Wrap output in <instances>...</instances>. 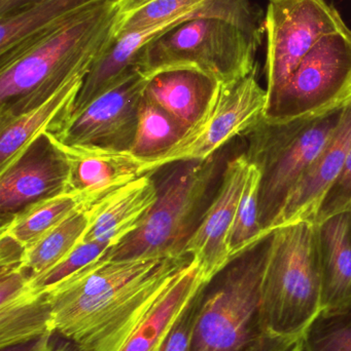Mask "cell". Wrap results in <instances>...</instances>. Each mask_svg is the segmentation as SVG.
I'll use <instances>...</instances> for the list:
<instances>
[{
	"label": "cell",
	"instance_id": "cell-6",
	"mask_svg": "<svg viewBox=\"0 0 351 351\" xmlns=\"http://www.w3.org/2000/svg\"><path fill=\"white\" fill-rule=\"evenodd\" d=\"M321 311L317 225L300 221L276 228L262 287L261 317L268 335L301 339Z\"/></svg>",
	"mask_w": 351,
	"mask_h": 351
},
{
	"label": "cell",
	"instance_id": "cell-14",
	"mask_svg": "<svg viewBox=\"0 0 351 351\" xmlns=\"http://www.w3.org/2000/svg\"><path fill=\"white\" fill-rule=\"evenodd\" d=\"M206 284L199 265L192 259L158 297L98 351L158 350L177 317Z\"/></svg>",
	"mask_w": 351,
	"mask_h": 351
},
{
	"label": "cell",
	"instance_id": "cell-8",
	"mask_svg": "<svg viewBox=\"0 0 351 351\" xmlns=\"http://www.w3.org/2000/svg\"><path fill=\"white\" fill-rule=\"evenodd\" d=\"M351 93V30L326 35L288 80L268 98L267 123H284L317 112Z\"/></svg>",
	"mask_w": 351,
	"mask_h": 351
},
{
	"label": "cell",
	"instance_id": "cell-19",
	"mask_svg": "<svg viewBox=\"0 0 351 351\" xmlns=\"http://www.w3.org/2000/svg\"><path fill=\"white\" fill-rule=\"evenodd\" d=\"M157 196L156 182L150 173L115 190L93 206L90 226L82 241L119 245L137 229Z\"/></svg>",
	"mask_w": 351,
	"mask_h": 351
},
{
	"label": "cell",
	"instance_id": "cell-25",
	"mask_svg": "<svg viewBox=\"0 0 351 351\" xmlns=\"http://www.w3.org/2000/svg\"><path fill=\"white\" fill-rule=\"evenodd\" d=\"M82 206H91L84 196L73 191L62 192L31 204L2 223L0 235L28 247Z\"/></svg>",
	"mask_w": 351,
	"mask_h": 351
},
{
	"label": "cell",
	"instance_id": "cell-11",
	"mask_svg": "<svg viewBox=\"0 0 351 351\" xmlns=\"http://www.w3.org/2000/svg\"><path fill=\"white\" fill-rule=\"evenodd\" d=\"M148 78L133 66L109 90L72 117L56 121L49 131L68 145L131 149Z\"/></svg>",
	"mask_w": 351,
	"mask_h": 351
},
{
	"label": "cell",
	"instance_id": "cell-30",
	"mask_svg": "<svg viewBox=\"0 0 351 351\" xmlns=\"http://www.w3.org/2000/svg\"><path fill=\"white\" fill-rule=\"evenodd\" d=\"M200 299L201 291L177 317L158 351H190L194 328L199 313Z\"/></svg>",
	"mask_w": 351,
	"mask_h": 351
},
{
	"label": "cell",
	"instance_id": "cell-10",
	"mask_svg": "<svg viewBox=\"0 0 351 351\" xmlns=\"http://www.w3.org/2000/svg\"><path fill=\"white\" fill-rule=\"evenodd\" d=\"M264 25L268 98L323 37L348 28L338 10L326 0H270Z\"/></svg>",
	"mask_w": 351,
	"mask_h": 351
},
{
	"label": "cell",
	"instance_id": "cell-9",
	"mask_svg": "<svg viewBox=\"0 0 351 351\" xmlns=\"http://www.w3.org/2000/svg\"><path fill=\"white\" fill-rule=\"evenodd\" d=\"M267 101V90L257 80V67L237 82L220 84L203 117L174 147L154 160H144V174L172 162L212 158L263 121Z\"/></svg>",
	"mask_w": 351,
	"mask_h": 351
},
{
	"label": "cell",
	"instance_id": "cell-26",
	"mask_svg": "<svg viewBox=\"0 0 351 351\" xmlns=\"http://www.w3.org/2000/svg\"><path fill=\"white\" fill-rule=\"evenodd\" d=\"M188 131L170 113L144 96L130 152L144 162L154 160L174 147Z\"/></svg>",
	"mask_w": 351,
	"mask_h": 351
},
{
	"label": "cell",
	"instance_id": "cell-20",
	"mask_svg": "<svg viewBox=\"0 0 351 351\" xmlns=\"http://www.w3.org/2000/svg\"><path fill=\"white\" fill-rule=\"evenodd\" d=\"M220 84L193 68H172L148 78L144 97L191 129L203 117Z\"/></svg>",
	"mask_w": 351,
	"mask_h": 351
},
{
	"label": "cell",
	"instance_id": "cell-36",
	"mask_svg": "<svg viewBox=\"0 0 351 351\" xmlns=\"http://www.w3.org/2000/svg\"><path fill=\"white\" fill-rule=\"evenodd\" d=\"M292 351H303L302 346H301V339H300V341H299V343L297 344V346H295L294 348H293Z\"/></svg>",
	"mask_w": 351,
	"mask_h": 351
},
{
	"label": "cell",
	"instance_id": "cell-15",
	"mask_svg": "<svg viewBox=\"0 0 351 351\" xmlns=\"http://www.w3.org/2000/svg\"><path fill=\"white\" fill-rule=\"evenodd\" d=\"M51 135L69 167L68 191L80 193L91 206L146 175L144 160L134 156L130 150L68 145L59 141L53 134Z\"/></svg>",
	"mask_w": 351,
	"mask_h": 351
},
{
	"label": "cell",
	"instance_id": "cell-18",
	"mask_svg": "<svg viewBox=\"0 0 351 351\" xmlns=\"http://www.w3.org/2000/svg\"><path fill=\"white\" fill-rule=\"evenodd\" d=\"M21 267L0 269V348L26 343L54 333L45 293H36Z\"/></svg>",
	"mask_w": 351,
	"mask_h": 351
},
{
	"label": "cell",
	"instance_id": "cell-2",
	"mask_svg": "<svg viewBox=\"0 0 351 351\" xmlns=\"http://www.w3.org/2000/svg\"><path fill=\"white\" fill-rule=\"evenodd\" d=\"M117 0L97 4L0 61V123L90 72L113 40Z\"/></svg>",
	"mask_w": 351,
	"mask_h": 351
},
{
	"label": "cell",
	"instance_id": "cell-7",
	"mask_svg": "<svg viewBox=\"0 0 351 351\" xmlns=\"http://www.w3.org/2000/svg\"><path fill=\"white\" fill-rule=\"evenodd\" d=\"M260 27L201 16L185 21L140 49L134 65L150 76L172 68H193L220 84L237 82L257 67Z\"/></svg>",
	"mask_w": 351,
	"mask_h": 351
},
{
	"label": "cell",
	"instance_id": "cell-23",
	"mask_svg": "<svg viewBox=\"0 0 351 351\" xmlns=\"http://www.w3.org/2000/svg\"><path fill=\"white\" fill-rule=\"evenodd\" d=\"M109 0H39L0 19V61L76 14Z\"/></svg>",
	"mask_w": 351,
	"mask_h": 351
},
{
	"label": "cell",
	"instance_id": "cell-34",
	"mask_svg": "<svg viewBox=\"0 0 351 351\" xmlns=\"http://www.w3.org/2000/svg\"><path fill=\"white\" fill-rule=\"evenodd\" d=\"M54 334H47L26 343L1 348V351H70L66 346H58L53 340Z\"/></svg>",
	"mask_w": 351,
	"mask_h": 351
},
{
	"label": "cell",
	"instance_id": "cell-29",
	"mask_svg": "<svg viewBox=\"0 0 351 351\" xmlns=\"http://www.w3.org/2000/svg\"><path fill=\"white\" fill-rule=\"evenodd\" d=\"M113 243L107 241H80V243L62 259L59 263L35 278H29L28 284L34 292L41 293L45 289L65 280L78 270L100 259L109 250Z\"/></svg>",
	"mask_w": 351,
	"mask_h": 351
},
{
	"label": "cell",
	"instance_id": "cell-13",
	"mask_svg": "<svg viewBox=\"0 0 351 351\" xmlns=\"http://www.w3.org/2000/svg\"><path fill=\"white\" fill-rule=\"evenodd\" d=\"M245 150L227 162L220 187L185 247V255L199 265L206 282L231 259L229 239L251 168Z\"/></svg>",
	"mask_w": 351,
	"mask_h": 351
},
{
	"label": "cell",
	"instance_id": "cell-4",
	"mask_svg": "<svg viewBox=\"0 0 351 351\" xmlns=\"http://www.w3.org/2000/svg\"><path fill=\"white\" fill-rule=\"evenodd\" d=\"M275 237L262 235L203 287L190 351H245L265 335L262 287Z\"/></svg>",
	"mask_w": 351,
	"mask_h": 351
},
{
	"label": "cell",
	"instance_id": "cell-31",
	"mask_svg": "<svg viewBox=\"0 0 351 351\" xmlns=\"http://www.w3.org/2000/svg\"><path fill=\"white\" fill-rule=\"evenodd\" d=\"M346 210H351V149L343 171L319 206L315 223Z\"/></svg>",
	"mask_w": 351,
	"mask_h": 351
},
{
	"label": "cell",
	"instance_id": "cell-3",
	"mask_svg": "<svg viewBox=\"0 0 351 351\" xmlns=\"http://www.w3.org/2000/svg\"><path fill=\"white\" fill-rule=\"evenodd\" d=\"M226 147L204 160H181L150 173L156 182L154 206L135 231L104 257L115 261L187 257L185 247L212 204L227 162L247 147ZM247 149V148H245Z\"/></svg>",
	"mask_w": 351,
	"mask_h": 351
},
{
	"label": "cell",
	"instance_id": "cell-35",
	"mask_svg": "<svg viewBox=\"0 0 351 351\" xmlns=\"http://www.w3.org/2000/svg\"><path fill=\"white\" fill-rule=\"evenodd\" d=\"M37 1L39 0H0V19L8 18Z\"/></svg>",
	"mask_w": 351,
	"mask_h": 351
},
{
	"label": "cell",
	"instance_id": "cell-27",
	"mask_svg": "<svg viewBox=\"0 0 351 351\" xmlns=\"http://www.w3.org/2000/svg\"><path fill=\"white\" fill-rule=\"evenodd\" d=\"M303 351H351V304L321 311L301 337Z\"/></svg>",
	"mask_w": 351,
	"mask_h": 351
},
{
	"label": "cell",
	"instance_id": "cell-12",
	"mask_svg": "<svg viewBox=\"0 0 351 351\" xmlns=\"http://www.w3.org/2000/svg\"><path fill=\"white\" fill-rule=\"evenodd\" d=\"M69 167L47 130L0 172L1 224L35 202L68 191Z\"/></svg>",
	"mask_w": 351,
	"mask_h": 351
},
{
	"label": "cell",
	"instance_id": "cell-1",
	"mask_svg": "<svg viewBox=\"0 0 351 351\" xmlns=\"http://www.w3.org/2000/svg\"><path fill=\"white\" fill-rule=\"evenodd\" d=\"M191 260L115 261L103 256L41 292L51 307L54 333L78 351L100 350Z\"/></svg>",
	"mask_w": 351,
	"mask_h": 351
},
{
	"label": "cell",
	"instance_id": "cell-21",
	"mask_svg": "<svg viewBox=\"0 0 351 351\" xmlns=\"http://www.w3.org/2000/svg\"><path fill=\"white\" fill-rule=\"evenodd\" d=\"M317 225L321 272V311L351 304V210Z\"/></svg>",
	"mask_w": 351,
	"mask_h": 351
},
{
	"label": "cell",
	"instance_id": "cell-32",
	"mask_svg": "<svg viewBox=\"0 0 351 351\" xmlns=\"http://www.w3.org/2000/svg\"><path fill=\"white\" fill-rule=\"evenodd\" d=\"M25 247L5 235H0V269L21 267Z\"/></svg>",
	"mask_w": 351,
	"mask_h": 351
},
{
	"label": "cell",
	"instance_id": "cell-22",
	"mask_svg": "<svg viewBox=\"0 0 351 351\" xmlns=\"http://www.w3.org/2000/svg\"><path fill=\"white\" fill-rule=\"evenodd\" d=\"M88 73L78 74L34 108L0 123V172L18 160L43 131L65 114L76 101Z\"/></svg>",
	"mask_w": 351,
	"mask_h": 351
},
{
	"label": "cell",
	"instance_id": "cell-17",
	"mask_svg": "<svg viewBox=\"0 0 351 351\" xmlns=\"http://www.w3.org/2000/svg\"><path fill=\"white\" fill-rule=\"evenodd\" d=\"M350 149L351 97L339 125L313 166L293 190L274 229L300 221L315 223L324 198L343 171Z\"/></svg>",
	"mask_w": 351,
	"mask_h": 351
},
{
	"label": "cell",
	"instance_id": "cell-33",
	"mask_svg": "<svg viewBox=\"0 0 351 351\" xmlns=\"http://www.w3.org/2000/svg\"><path fill=\"white\" fill-rule=\"evenodd\" d=\"M300 339L265 334L245 351H292Z\"/></svg>",
	"mask_w": 351,
	"mask_h": 351
},
{
	"label": "cell",
	"instance_id": "cell-28",
	"mask_svg": "<svg viewBox=\"0 0 351 351\" xmlns=\"http://www.w3.org/2000/svg\"><path fill=\"white\" fill-rule=\"evenodd\" d=\"M260 181L261 171L251 165L249 177L241 194L229 239V253L231 258L265 234L260 226Z\"/></svg>",
	"mask_w": 351,
	"mask_h": 351
},
{
	"label": "cell",
	"instance_id": "cell-24",
	"mask_svg": "<svg viewBox=\"0 0 351 351\" xmlns=\"http://www.w3.org/2000/svg\"><path fill=\"white\" fill-rule=\"evenodd\" d=\"M93 206L78 208L49 232L25 247L21 268L28 274L29 278L43 274L59 263L80 243L90 226Z\"/></svg>",
	"mask_w": 351,
	"mask_h": 351
},
{
	"label": "cell",
	"instance_id": "cell-16",
	"mask_svg": "<svg viewBox=\"0 0 351 351\" xmlns=\"http://www.w3.org/2000/svg\"><path fill=\"white\" fill-rule=\"evenodd\" d=\"M201 16L259 26L251 0H117L113 39L168 21Z\"/></svg>",
	"mask_w": 351,
	"mask_h": 351
},
{
	"label": "cell",
	"instance_id": "cell-5",
	"mask_svg": "<svg viewBox=\"0 0 351 351\" xmlns=\"http://www.w3.org/2000/svg\"><path fill=\"white\" fill-rule=\"evenodd\" d=\"M351 93L332 106L284 123L262 121L243 137L247 160L261 171L260 226L272 230L288 197L339 125Z\"/></svg>",
	"mask_w": 351,
	"mask_h": 351
},
{
	"label": "cell",
	"instance_id": "cell-37",
	"mask_svg": "<svg viewBox=\"0 0 351 351\" xmlns=\"http://www.w3.org/2000/svg\"><path fill=\"white\" fill-rule=\"evenodd\" d=\"M158 350H159V348H158ZM158 350H156V351H158Z\"/></svg>",
	"mask_w": 351,
	"mask_h": 351
}]
</instances>
